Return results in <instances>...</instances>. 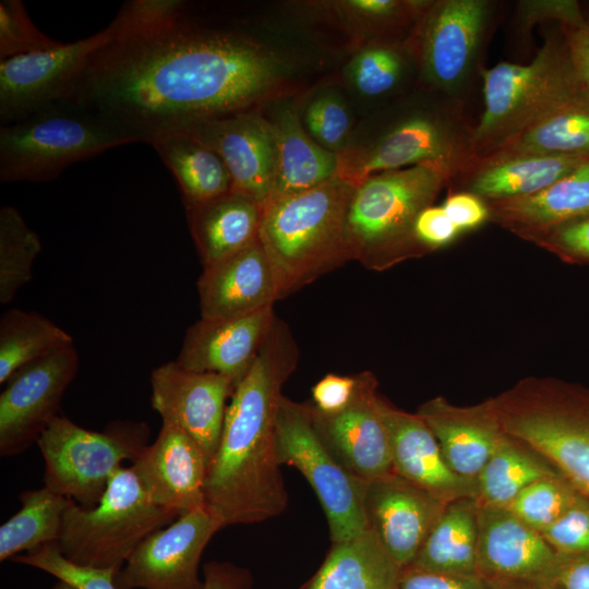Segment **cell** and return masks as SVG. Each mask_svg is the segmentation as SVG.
I'll list each match as a JSON object with an SVG mask.
<instances>
[{
    "label": "cell",
    "instance_id": "obj_1",
    "mask_svg": "<svg viewBox=\"0 0 589 589\" xmlns=\"http://www.w3.org/2000/svg\"><path fill=\"white\" fill-rule=\"evenodd\" d=\"M68 99L137 135L250 110L280 82L284 62L237 29L197 22L180 0H132L111 21Z\"/></svg>",
    "mask_w": 589,
    "mask_h": 589
},
{
    "label": "cell",
    "instance_id": "obj_2",
    "mask_svg": "<svg viewBox=\"0 0 589 589\" xmlns=\"http://www.w3.org/2000/svg\"><path fill=\"white\" fill-rule=\"evenodd\" d=\"M297 361L293 336L277 317L252 366L235 387L207 472L205 504L225 527L275 518L288 505L276 426L281 388Z\"/></svg>",
    "mask_w": 589,
    "mask_h": 589
},
{
    "label": "cell",
    "instance_id": "obj_3",
    "mask_svg": "<svg viewBox=\"0 0 589 589\" xmlns=\"http://www.w3.org/2000/svg\"><path fill=\"white\" fill-rule=\"evenodd\" d=\"M354 188L336 176L263 206L259 238L280 298L351 260L346 217Z\"/></svg>",
    "mask_w": 589,
    "mask_h": 589
},
{
    "label": "cell",
    "instance_id": "obj_4",
    "mask_svg": "<svg viewBox=\"0 0 589 589\" xmlns=\"http://www.w3.org/2000/svg\"><path fill=\"white\" fill-rule=\"evenodd\" d=\"M483 112L473 130L476 160L490 155L587 88L564 34L551 32L528 64L502 62L481 70Z\"/></svg>",
    "mask_w": 589,
    "mask_h": 589
},
{
    "label": "cell",
    "instance_id": "obj_5",
    "mask_svg": "<svg viewBox=\"0 0 589 589\" xmlns=\"http://www.w3.org/2000/svg\"><path fill=\"white\" fill-rule=\"evenodd\" d=\"M142 140L120 124L63 99L0 128V181L40 183L69 166Z\"/></svg>",
    "mask_w": 589,
    "mask_h": 589
},
{
    "label": "cell",
    "instance_id": "obj_6",
    "mask_svg": "<svg viewBox=\"0 0 589 589\" xmlns=\"http://www.w3.org/2000/svg\"><path fill=\"white\" fill-rule=\"evenodd\" d=\"M491 400L505 433L540 453L589 496V388L527 378Z\"/></svg>",
    "mask_w": 589,
    "mask_h": 589
},
{
    "label": "cell",
    "instance_id": "obj_7",
    "mask_svg": "<svg viewBox=\"0 0 589 589\" xmlns=\"http://www.w3.org/2000/svg\"><path fill=\"white\" fill-rule=\"evenodd\" d=\"M454 178L448 167L435 163L365 178L354 188L346 217L351 259L376 267L417 242L413 225L418 215Z\"/></svg>",
    "mask_w": 589,
    "mask_h": 589
},
{
    "label": "cell",
    "instance_id": "obj_8",
    "mask_svg": "<svg viewBox=\"0 0 589 589\" xmlns=\"http://www.w3.org/2000/svg\"><path fill=\"white\" fill-rule=\"evenodd\" d=\"M179 516L151 498L131 466L121 467L96 506L70 503L57 544L74 564L119 570L144 539Z\"/></svg>",
    "mask_w": 589,
    "mask_h": 589
},
{
    "label": "cell",
    "instance_id": "obj_9",
    "mask_svg": "<svg viewBox=\"0 0 589 589\" xmlns=\"http://www.w3.org/2000/svg\"><path fill=\"white\" fill-rule=\"evenodd\" d=\"M473 130L461 101L443 97L399 118L369 144L338 152L337 176L357 187L371 175L426 163L461 176L476 161Z\"/></svg>",
    "mask_w": 589,
    "mask_h": 589
},
{
    "label": "cell",
    "instance_id": "obj_10",
    "mask_svg": "<svg viewBox=\"0 0 589 589\" xmlns=\"http://www.w3.org/2000/svg\"><path fill=\"white\" fill-rule=\"evenodd\" d=\"M148 437L144 422L115 421L97 432L57 416L36 442L45 460V486L94 507L122 462L136 460Z\"/></svg>",
    "mask_w": 589,
    "mask_h": 589
},
{
    "label": "cell",
    "instance_id": "obj_11",
    "mask_svg": "<svg viewBox=\"0 0 589 589\" xmlns=\"http://www.w3.org/2000/svg\"><path fill=\"white\" fill-rule=\"evenodd\" d=\"M280 465L297 468L315 492L325 513L333 543L369 529L366 483L349 473L321 440L310 406L283 396L276 426Z\"/></svg>",
    "mask_w": 589,
    "mask_h": 589
},
{
    "label": "cell",
    "instance_id": "obj_12",
    "mask_svg": "<svg viewBox=\"0 0 589 589\" xmlns=\"http://www.w3.org/2000/svg\"><path fill=\"white\" fill-rule=\"evenodd\" d=\"M494 8L488 0L430 1L418 19L410 48L422 77L438 95L461 101L481 74Z\"/></svg>",
    "mask_w": 589,
    "mask_h": 589
},
{
    "label": "cell",
    "instance_id": "obj_13",
    "mask_svg": "<svg viewBox=\"0 0 589 589\" xmlns=\"http://www.w3.org/2000/svg\"><path fill=\"white\" fill-rule=\"evenodd\" d=\"M206 504L180 515L135 549L115 576L118 589H202L199 566L212 537L224 528Z\"/></svg>",
    "mask_w": 589,
    "mask_h": 589
},
{
    "label": "cell",
    "instance_id": "obj_14",
    "mask_svg": "<svg viewBox=\"0 0 589 589\" xmlns=\"http://www.w3.org/2000/svg\"><path fill=\"white\" fill-rule=\"evenodd\" d=\"M112 34L110 23L106 28L73 43L1 59V125L67 99L93 52Z\"/></svg>",
    "mask_w": 589,
    "mask_h": 589
},
{
    "label": "cell",
    "instance_id": "obj_15",
    "mask_svg": "<svg viewBox=\"0 0 589 589\" xmlns=\"http://www.w3.org/2000/svg\"><path fill=\"white\" fill-rule=\"evenodd\" d=\"M79 354L73 346L17 370L0 395V454L14 456L36 443L57 417L62 396L75 377Z\"/></svg>",
    "mask_w": 589,
    "mask_h": 589
},
{
    "label": "cell",
    "instance_id": "obj_16",
    "mask_svg": "<svg viewBox=\"0 0 589 589\" xmlns=\"http://www.w3.org/2000/svg\"><path fill=\"white\" fill-rule=\"evenodd\" d=\"M151 387L152 408L163 423L189 435L211 467L221 437L226 402L235 390L232 382L220 374L188 370L175 360L152 371Z\"/></svg>",
    "mask_w": 589,
    "mask_h": 589
},
{
    "label": "cell",
    "instance_id": "obj_17",
    "mask_svg": "<svg viewBox=\"0 0 589 589\" xmlns=\"http://www.w3.org/2000/svg\"><path fill=\"white\" fill-rule=\"evenodd\" d=\"M350 404L335 413L310 406L315 429L336 460L352 476L370 482L394 473L377 381L371 372L357 374Z\"/></svg>",
    "mask_w": 589,
    "mask_h": 589
},
{
    "label": "cell",
    "instance_id": "obj_18",
    "mask_svg": "<svg viewBox=\"0 0 589 589\" xmlns=\"http://www.w3.org/2000/svg\"><path fill=\"white\" fill-rule=\"evenodd\" d=\"M191 134L224 160L232 190L264 206L271 197L277 161L274 125L255 111L243 110L195 122L179 130Z\"/></svg>",
    "mask_w": 589,
    "mask_h": 589
},
{
    "label": "cell",
    "instance_id": "obj_19",
    "mask_svg": "<svg viewBox=\"0 0 589 589\" xmlns=\"http://www.w3.org/2000/svg\"><path fill=\"white\" fill-rule=\"evenodd\" d=\"M478 574L488 582L554 584L561 556L541 532L505 507H479Z\"/></svg>",
    "mask_w": 589,
    "mask_h": 589
},
{
    "label": "cell",
    "instance_id": "obj_20",
    "mask_svg": "<svg viewBox=\"0 0 589 589\" xmlns=\"http://www.w3.org/2000/svg\"><path fill=\"white\" fill-rule=\"evenodd\" d=\"M445 505L395 472L366 483L369 528L401 569L411 565Z\"/></svg>",
    "mask_w": 589,
    "mask_h": 589
},
{
    "label": "cell",
    "instance_id": "obj_21",
    "mask_svg": "<svg viewBox=\"0 0 589 589\" xmlns=\"http://www.w3.org/2000/svg\"><path fill=\"white\" fill-rule=\"evenodd\" d=\"M276 318L273 306L230 318H201L187 329L176 361L191 371L224 375L236 387L252 366Z\"/></svg>",
    "mask_w": 589,
    "mask_h": 589
},
{
    "label": "cell",
    "instance_id": "obj_22",
    "mask_svg": "<svg viewBox=\"0 0 589 589\" xmlns=\"http://www.w3.org/2000/svg\"><path fill=\"white\" fill-rule=\"evenodd\" d=\"M380 410L396 474L445 504L459 498L476 500L477 481L449 468L434 434L417 413L404 411L383 397Z\"/></svg>",
    "mask_w": 589,
    "mask_h": 589
},
{
    "label": "cell",
    "instance_id": "obj_23",
    "mask_svg": "<svg viewBox=\"0 0 589 589\" xmlns=\"http://www.w3.org/2000/svg\"><path fill=\"white\" fill-rule=\"evenodd\" d=\"M131 467L156 504L179 515L205 504L209 466L201 447L181 430L161 423L154 443Z\"/></svg>",
    "mask_w": 589,
    "mask_h": 589
},
{
    "label": "cell",
    "instance_id": "obj_24",
    "mask_svg": "<svg viewBox=\"0 0 589 589\" xmlns=\"http://www.w3.org/2000/svg\"><path fill=\"white\" fill-rule=\"evenodd\" d=\"M201 318L247 315L280 298L269 257L257 238L241 251L207 266L197 279Z\"/></svg>",
    "mask_w": 589,
    "mask_h": 589
},
{
    "label": "cell",
    "instance_id": "obj_25",
    "mask_svg": "<svg viewBox=\"0 0 589 589\" xmlns=\"http://www.w3.org/2000/svg\"><path fill=\"white\" fill-rule=\"evenodd\" d=\"M416 413L434 434L449 468L467 480L477 481L505 434L491 399L456 406L444 397H434Z\"/></svg>",
    "mask_w": 589,
    "mask_h": 589
},
{
    "label": "cell",
    "instance_id": "obj_26",
    "mask_svg": "<svg viewBox=\"0 0 589 589\" xmlns=\"http://www.w3.org/2000/svg\"><path fill=\"white\" fill-rule=\"evenodd\" d=\"M189 228L203 266L217 263L259 238L263 206L230 190L206 202L185 205Z\"/></svg>",
    "mask_w": 589,
    "mask_h": 589
},
{
    "label": "cell",
    "instance_id": "obj_27",
    "mask_svg": "<svg viewBox=\"0 0 589 589\" xmlns=\"http://www.w3.org/2000/svg\"><path fill=\"white\" fill-rule=\"evenodd\" d=\"M272 122L277 161L267 202L310 190L337 176V153L321 146L308 133L292 107L284 108Z\"/></svg>",
    "mask_w": 589,
    "mask_h": 589
},
{
    "label": "cell",
    "instance_id": "obj_28",
    "mask_svg": "<svg viewBox=\"0 0 589 589\" xmlns=\"http://www.w3.org/2000/svg\"><path fill=\"white\" fill-rule=\"evenodd\" d=\"M588 157L483 158L461 175L468 192L489 201L538 193L575 170Z\"/></svg>",
    "mask_w": 589,
    "mask_h": 589
},
{
    "label": "cell",
    "instance_id": "obj_29",
    "mask_svg": "<svg viewBox=\"0 0 589 589\" xmlns=\"http://www.w3.org/2000/svg\"><path fill=\"white\" fill-rule=\"evenodd\" d=\"M401 568L369 528L333 543L325 561L303 589H397Z\"/></svg>",
    "mask_w": 589,
    "mask_h": 589
},
{
    "label": "cell",
    "instance_id": "obj_30",
    "mask_svg": "<svg viewBox=\"0 0 589 589\" xmlns=\"http://www.w3.org/2000/svg\"><path fill=\"white\" fill-rule=\"evenodd\" d=\"M524 156L589 158L588 88L480 159Z\"/></svg>",
    "mask_w": 589,
    "mask_h": 589
},
{
    "label": "cell",
    "instance_id": "obj_31",
    "mask_svg": "<svg viewBox=\"0 0 589 589\" xmlns=\"http://www.w3.org/2000/svg\"><path fill=\"white\" fill-rule=\"evenodd\" d=\"M478 504L459 498L445 505L442 514L408 567L456 574H478Z\"/></svg>",
    "mask_w": 589,
    "mask_h": 589
},
{
    "label": "cell",
    "instance_id": "obj_32",
    "mask_svg": "<svg viewBox=\"0 0 589 589\" xmlns=\"http://www.w3.org/2000/svg\"><path fill=\"white\" fill-rule=\"evenodd\" d=\"M146 144L172 172L184 205L206 202L232 190V180L221 157L191 134L165 132L151 136Z\"/></svg>",
    "mask_w": 589,
    "mask_h": 589
},
{
    "label": "cell",
    "instance_id": "obj_33",
    "mask_svg": "<svg viewBox=\"0 0 589 589\" xmlns=\"http://www.w3.org/2000/svg\"><path fill=\"white\" fill-rule=\"evenodd\" d=\"M505 224L543 232L589 215V159L546 189L527 196L490 201Z\"/></svg>",
    "mask_w": 589,
    "mask_h": 589
},
{
    "label": "cell",
    "instance_id": "obj_34",
    "mask_svg": "<svg viewBox=\"0 0 589 589\" xmlns=\"http://www.w3.org/2000/svg\"><path fill=\"white\" fill-rule=\"evenodd\" d=\"M560 471L540 453L505 433L477 478L479 507H506L532 482Z\"/></svg>",
    "mask_w": 589,
    "mask_h": 589
},
{
    "label": "cell",
    "instance_id": "obj_35",
    "mask_svg": "<svg viewBox=\"0 0 589 589\" xmlns=\"http://www.w3.org/2000/svg\"><path fill=\"white\" fill-rule=\"evenodd\" d=\"M21 508L0 528V561L12 560L59 541L73 501L44 486L20 494Z\"/></svg>",
    "mask_w": 589,
    "mask_h": 589
},
{
    "label": "cell",
    "instance_id": "obj_36",
    "mask_svg": "<svg viewBox=\"0 0 589 589\" xmlns=\"http://www.w3.org/2000/svg\"><path fill=\"white\" fill-rule=\"evenodd\" d=\"M72 336L39 313L12 308L0 318V383L21 368L73 346Z\"/></svg>",
    "mask_w": 589,
    "mask_h": 589
},
{
    "label": "cell",
    "instance_id": "obj_37",
    "mask_svg": "<svg viewBox=\"0 0 589 589\" xmlns=\"http://www.w3.org/2000/svg\"><path fill=\"white\" fill-rule=\"evenodd\" d=\"M41 242L20 212L11 205L0 209V303H10L33 276Z\"/></svg>",
    "mask_w": 589,
    "mask_h": 589
},
{
    "label": "cell",
    "instance_id": "obj_38",
    "mask_svg": "<svg viewBox=\"0 0 589 589\" xmlns=\"http://www.w3.org/2000/svg\"><path fill=\"white\" fill-rule=\"evenodd\" d=\"M581 493L561 473L541 478L505 507L539 532L553 525Z\"/></svg>",
    "mask_w": 589,
    "mask_h": 589
},
{
    "label": "cell",
    "instance_id": "obj_39",
    "mask_svg": "<svg viewBox=\"0 0 589 589\" xmlns=\"http://www.w3.org/2000/svg\"><path fill=\"white\" fill-rule=\"evenodd\" d=\"M406 70L402 50L389 43L372 44L351 60L348 76L354 88L366 97H380L394 91Z\"/></svg>",
    "mask_w": 589,
    "mask_h": 589
},
{
    "label": "cell",
    "instance_id": "obj_40",
    "mask_svg": "<svg viewBox=\"0 0 589 589\" xmlns=\"http://www.w3.org/2000/svg\"><path fill=\"white\" fill-rule=\"evenodd\" d=\"M11 561L44 570L77 589H118L115 584L118 570L74 564L61 554L57 542L46 544L29 553L20 554Z\"/></svg>",
    "mask_w": 589,
    "mask_h": 589
},
{
    "label": "cell",
    "instance_id": "obj_41",
    "mask_svg": "<svg viewBox=\"0 0 589 589\" xmlns=\"http://www.w3.org/2000/svg\"><path fill=\"white\" fill-rule=\"evenodd\" d=\"M61 44L34 25L21 0L0 1V60Z\"/></svg>",
    "mask_w": 589,
    "mask_h": 589
},
{
    "label": "cell",
    "instance_id": "obj_42",
    "mask_svg": "<svg viewBox=\"0 0 589 589\" xmlns=\"http://www.w3.org/2000/svg\"><path fill=\"white\" fill-rule=\"evenodd\" d=\"M308 133L326 149L338 153L350 129L346 107L337 96L324 94L309 104L304 112Z\"/></svg>",
    "mask_w": 589,
    "mask_h": 589
},
{
    "label": "cell",
    "instance_id": "obj_43",
    "mask_svg": "<svg viewBox=\"0 0 589 589\" xmlns=\"http://www.w3.org/2000/svg\"><path fill=\"white\" fill-rule=\"evenodd\" d=\"M541 534L561 556L588 554L589 496L580 494L576 502Z\"/></svg>",
    "mask_w": 589,
    "mask_h": 589
},
{
    "label": "cell",
    "instance_id": "obj_44",
    "mask_svg": "<svg viewBox=\"0 0 589 589\" xmlns=\"http://www.w3.org/2000/svg\"><path fill=\"white\" fill-rule=\"evenodd\" d=\"M556 21L562 27H577L585 21V11L574 0H529L517 5L516 24L522 35L537 23Z\"/></svg>",
    "mask_w": 589,
    "mask_h": 589
},
{
    "label": "cell",
    "instance_id": "obj_45",
    "mask_svg": "<svg viewBox=\"0 0 589 589\" xmlns=\"http://www.w3.org/2000/svg\"><path fill=\"white\" fill-rule=\"evenodd\" d=\"M397 589H491L480 575L433 573L406 567L401 569Z\"/></svg>",
    "mask_w": 589,
    "mask_h": 589
},
{
    "label": "cell",
    "instance_id": "obj_46",
    "mask_svg": "<svg viewBox=\"0 0 589 589\" xmlns=\"http://www.w3.org/2000/svg\"><path fill=\"white\" fill-rule=\"evenodd\" d=\"M357 386V374H326L312 388L313 407L323 413L338 412L350 404Z\"/></svg>",
    "mask_w": 589,
    "mask_h": 589
},
{
    "label": "cell",
    "instance_id": "obj_47",
    "mask_svg": "<svg viewBox=\"0 0 589 589\" xmlns=\"http://www.w3.org/2000/svg\"><path fill=\"white\" fill-rule=\"evenodd\" d=\"M460 230L454 225L442 206H429L417 217L413 235L418 243L438 248L452 242Z\"/></svg>",
    "mask_w": 589,
    "mask_h": 589
},
{
    "label": "cell",
    "instance_id": "obj_48",
    "mask_svg": "<svg viewBox=\"0 0 589 589\" xmlns=\"http://www.w3.org/2000/svg\"><path fill=\"white\" fill-rule=\"evenodd\" d=\"M549 242L573 259L589 261V215L570 219L545 231Z\"/></svg>",
    "mask_w": 589,
    "mask_h": 589
},
{
    "label": "cell",
    "instance_id": "obj_49",
    "mask_svg": "<svg viewBox=\"0 0 589 589\" xmlns=\"http://www.w3.org/2000/svg\"><path fill=\"white\" fill-rule=\"evenodd\" d=\"M442 207L460 231L477 228L489 217L485 203L470 192L449 194Z\"/></svg>",
    "mask_w": 589,
    "mask_h": 589
},
{
    "label": "cell",
    "instance_id": "obj_50",
    "mask_svg": "<svg viewBox=\"0 0 589 589\" xmlns=\"http://www.w3.org/2000/svg\"><path fill=\"white\" fill-rule=\"evenodd\" d=\"M570 60L579 77L589 89V12L577 27H562Z\"/></svg>",
    "mask_w": 589,
    "mask_h": 589
},
{
    "label": "cell",
    "instance_id": "obj_51",
    "mask_svg": "<svg viewBox=\"0 0 589 589\" xmlns=\"http://www.w3.org/2000/svg\"><path fill=\"white\" fill-rule=\"evenodd\" d=\"M250 575L229 563L211 562L204 567L202 589H249Z\"/></svg>",
    "mask_w": 589,
    "mask_h": 589
},
{
    "label": "cell",
    "instance_id": "obj_52",
    "mask_svg": "<svg viewBox=\"0 0 589 589\" xmlns=\"http://www.w3.org/2000/svg\"><path fill=\"white\" fill-rule=\"evenodd\" d=\"M554 584L560 589H589V553L561 556Z\"/></svg>",
    "mask_w": 589,
    "mask_h": 589
},
{
    "label": "cell",
    "instance_id": "obj_53",
    "mask_svg": "<svg viewBox=\"0 0 589 589\" xmlns=\"http://www.w3.org/2000/svg\"><path fill=\"white\" fill-rule=\"evenodd\" d=\"M488 584L490 585L491 589H560L555 584L543 580L503 581Z\"/></svg>",
    "mask_w": 589,
    "mask_h": 589
},
{
    "label": "cell",
    "instance_id": "obj_54",
    "mask_svg": "<svg viewBox=\"0 0 589 589\" xmlns=\"http://www.w3.org/2000/svg\"><path fill=\"white\" fill-rule=\"evenodd\" d=\"M52 589H77V588H75L74 586H72L71 584L64 580L58 579V582L52 587Z\"/></svg>",
    "mask_w": 589,
    "mask_h": 589
}]
</instances>
